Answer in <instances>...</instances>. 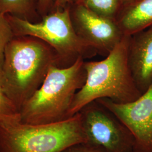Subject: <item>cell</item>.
I'll list each match as a JSON object with an SVG mask.
<instances>
[{
  "mask_svg": "<svg viewBox=\"0 0 152 152\" xmlns=\"http://www.w3.org/2000/svg\"><path fill=\"white\" fill-rule=\"evenodd\" d=\"M61 152H103L85 142L72 145Z\"/></svg>",
  "mask_w": 152,
  "mask_h": 152,
  "instance_id": "obj_15",
  "label": "cell"
},
{
  "mask_svg": "<svg viewBox=\"0 0 152 152\" xmlns=\"http://www.w3.org/2000/svg\"><path fill=\"white\" fill-rule=\"evenodd\" d=\"M128 58L136 85L143 93L152 83V26L130 36Z\"/></svg>",
  "mask_w": 152,
  "mask_h": 152,
  "instance_id": "obj_9",
  "label": "cell"
},
{
  "mask_svg": "<svg viewBox=\"0 0 152 152\" xmlns=\"http://www.w3.org/2000/svg\"><path fill=\"white\" fill-rule=\"evenodd\" d=\"M130 37L124 35L103 60L85 61L86 81L73 99L69 117L100 99L127 103L141 96L142 93L136 85L129 63Z\"/></svg>",
  "mask_w": 152,
  "mask_h": 152,
  "instance_id": "obj_2",
  "label": "cell"
},
{
  "mask_svg": "<svg viewBox=\"0 0 152 152\" xmlns=\"http://www.w3.org/2000/svg\"><path fill=\"white\" fill-rule=\"evenodd\" d=\"M129 130L136 142V152H152V83L139 98L127 103L109 99L96 100Z\"/></svg>",
  "mask_w": 152,
  "mask_h": 152,
  "instance_id": "obj_7",
  "label": "cell"
},
{
  "mask_svg": "<svg viewBox=\"0 0 152 152\" xmlns=\"http://www.w3.org/2000/svg\"><path fill=\"white\" fill-rule=\"evenodd\" d=\"M70 11L77 34L97 54L107 56L124 36L115 20L76 4L70 6Z\"/></svg>",
  "mask_w": 152,
  "mask_h": 152,
  "instance_id": "obj_8",
  "label": "cell"
},
{
  "mask_svg": "<svg viewBox=\"0 0 152 152\" xmlns=\"http://www.w3.org/2000/svg\"><path fill=\"white\" fill-rule=\"evenodd\" d=\"M85 61L79 58L68 66H52L41 86L22 107L20 121L41 125L69 118L73 99L86 81Z\"/></svg>",
  "mask_w": 152,
  "mask_h": 152,
  "instance_id": "obj_3",
  "label": "cell"
},
{
  "mask_svg": "<svg viewBox=\"0 0 152 152\" xmlns=\"http://www.w3.org/2000/svg\"><path fill=\"white\" fill-rule=\"evenodd\" d=\"M56 0H37V11L44 16L53 10Z\"/></svg>",
  "mask_w": 152,
  "mask_h": 152,
  "instance_id": "obj_16",
  "label": "cell"
},
{
  "mask_svg": "<svg viewBox=\"0 0 152 152\" xmlns=\"http://www.w3.org/2000/svg\"><path fill=\"white\" fill-rule=\"evenodd\" d=\"M85 141L80 112L47 124L0 123V152H61Z\"/></svg>",
  "mask_w": 152,
  "mask_h": 152,
  "instance_id": "obj_4",
  "label": "cell"
},
{
  "mask_svg": "<svg viewBox=\"0 0 152 152\" xmlns=\"http://www.w3.org/2000/svg\"></svg>",
  "mask_w": 152,
  "mask_h": 152,
  "instance_id": "obj_20",
  "label": "cell"
},
{
  "mask_svg": "<svg viewBox=\"0 0 152 152\" xmlns=\"http://www.w3.org/2000/svg\"><path fill=\"white\" fill-rule=\"evenodd\" d=\"M116 22L126 36H132L152 27V0H137L125 6Z\"/></svg>",
  "mask_w": 152,
  "mask_h": 152,
  "instance_id": "obj_10",
  "label": "cell"
},
{
  "mask_svg": "<svg viewBox=\"0 0 152 152\" xmlns=\"http://www.w3.org/2000/svg\"><path fill=\"white\" fill-rule=\"evenodd\" d=\"M123 4V7L127 5L134 1V0H122Z\"/></svg>",
  "mask_w": 152,
  "mask_h": 152,
  "instance_id": "obj_18",
  "label": "cell"
},
{
  "mask_svg": "<svg viewBox=\"0 0 152 152\" xmlns=\"http://www.w3.org/2000/svg\"><path fill=\"white\" fill-rule=\"evenodd\" d=\"M20 120V110L0 88V123H12Z\"/></svg>",
  "mask_w": 152,
  "mask_h": 152,
  "instance_id": "obj_13",
  "label": "cell"
},
{
  "mask_svg": "<svg viewBox=\"0 0 152 152\" xmlns=\"http://www.w3.org/2000/svg\"><path fill=\"white\" fill-rule=\"evenodd\" d=\"M54 65L58 66L57 55L48 44L33 37L15 36L5 49L0 88L20 110Z\"/></svg>",
  "mask_w": 152,
  "mask_h": 152,
  "instance_id": "obj_1",
  "label": "cell"
},
{
  "mask_svg": "<svg viewBox=\"0 0 152 152\" xmlns=\"http://www.w3.org/2000/svg\"><path fill=\"white\" fill-rule=\"evenodd\" d=\"M7 16L15 36L38 38L54 49L59 66H68L79 58L85 59L97 54L77 34L72 22L70 6L53 10L37 23L18 16Z\"/></svg>",
  "mask_w": 152,
  "mask_h": 152,
  "instance_id": "obj_5",
  "label": "cell"
},
{
  "mask_svg": "<svg viewBox=\"0 0 152 152\" xmlns=\"http://www.w3.org/2000/svg\"><path fill=\"white\" fill-rule=\"evenodd\" d=\"M85 143L103 152H136V142L129 130L96 101L79 112Z\"/></svg>",
  "mask_w": 152,
  "mask_h": 152,
  "instance_id": "obj_6",
  "label": "cell"
},
{
  "mask_svg": "<svg viewBox=\"0 0 152 152\" xmlns=\"http://www.w3.org/2000/svg\"><path fill=\"white\" fill-rule=\"evenodd\" d=\"M137 1V0H134V1Z\"/></svg>",
  "mask_w": 152,
  "mask_h": 152,
  "instance_id": "obj_19",
  "label": "cell"
},
{
  "mask_svg": "<svg viewBox=\"0 0 152 152\" xmlns=\"http://www.w3.org/2000/svg\"><path fill=\"white\" fill-rule=\"evenodd\" d=\"M14 36V33L7 15L0 11V71L6 46Z\"/></svg>",
  "mask_w": 152,
  "mask_h": 152,
  "instance_id": "obj_14",
  "label": "cell"
},
{
  "mask_svg": "<svg viewBox=\"0 0 152 152\" xmlns=\"http://www.w3.org/2000/svg\"><path fill=\"white\" fill-rule=\"evenodd\" d=\"M73 4L82 6L100 15L115 20L123 8L122 0H75Z\"/></svg>",
  "mask_w": 152,
  "mask_h": 152,
  "instance_id": "obj_11",
  "label": "cell"
},
{
  "mask_svg": "<svg viewBox=\"0 0 152 152\" xmlns=\"http://www.w3.org/2000/svg\"><path fill=\"white\" fill-rule=\"evenodd\" d=\"M36 0H0V11L5 15L18 16L30 20L37 9Z\"/></svg>",
  "mask_w": 152,
  "mask_h": 152,
  "instance_id": "obj_12",
  "label": "cell"
},
{
  "mask_svg": "<svg viewBox=\"0 0 152 152\" xmlns=\"http://www.w3.org/2000/svg\"><path fill=\"white\" fill-rule=\"evenodd\" d=\"M74 1L75 0H56L53 10H61L66 7L71 6L73 4Z\"/></svg>",
  "mask_w": 152,
  "mask_h": 152,
  "instance_id": "obj_17",
  "label": "cell"
}]
</instances>
